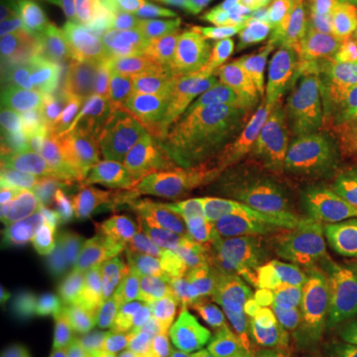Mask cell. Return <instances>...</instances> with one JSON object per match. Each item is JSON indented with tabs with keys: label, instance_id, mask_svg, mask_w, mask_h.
<instances>
[{
	"label": "cell",
	"instance_id": "33",
	"mask_svg": "<svg viewBox=\"0 0 357 357\" xmlns=\"http://www.w3.org/2000/svg\"><path fill=\"white\" fill-rule=\"evenodd\" d=\"M42 60H52L50 50L46 40L42 38L38 30L36 32H28L24 36L2 42L0 48V68L2 72H8L14 68H22V66L36 64Z\"/></svg>",
	"mask_w": 357,
	"mask_h": 357
},
{
	"label": "cell",
	"instance_id": "29",
	"mask_svg": "<svg viewBox=\"0 0 357 357\" xmlns=\"http://www.w3.org/2000/svg\"><path fill=\"white\" fill-rule=\"evenodd\" d=\"M42 234L46 244V266L50 268L52 274L66 266H72L79 260H86L89 256H96L88 248L79 218L44 225Z\"/></svg>",
	"mask_w": 357,
	"mask_h": 357
},
{
	"label": "cell",
	"instance_id": "41",
	"mask_svg": "<svg viewBox=\"0 0 357 357\" xmlns=\"http://www.w3.org/2000/svg\"><path fill=\"white\" fill-rule=\"evenodd\" d=\"M88 2H93L98 6H105L109 10H115V13H121V0H88Z\"/></svg>",
	"mask_w": 357,
	"mask_h": 357
},
{
	"label": "cell",
	"instance_id": "1",
	"mask_svg": "<svg viewBox=\"0 0 357 357\" xmlns=\"http://www.w3.org/2000/svg\"><path fill=\"white\" fill-rule=\"evenodd\" d=\"M292 264L290 255L255 220H225L195 270L204 312L213 319L248 321Z\"/></svg>",
	"mask_w": 357,
	"mask_h": 357
},
{
	"label": "cell",
	"instance_id": "13",
	"mask_svg": "<svg viewBox=\"0 0 357 357\" xmlns=\"http://www.w3.org/2000/svg\"><path fill=\"white\" fill-rule=\"evenodd\" d=\"M76 74L84 91V114L114 128L143 115L126 58L100 46L86 64L76 68Z\"/></svg>",
	"mask_w": 357,
	"mask_h": 357
},
{
	"label": "cell",
	"instance_id": "37",
	"mask_svg": "<svg viewBox=\"0 0 357 357\" xmlns=\"http://www.w3.org/2000/svg\"><path fill=\"white\" fill-rule=\"evenodd\" d=\"M0 357H82V354H74L56 345L34 342L28 337L6 335L2 333V351Z\"/></svg>",
	"mask_w": 357,
	"mask_h": 357
},
{
	"label": "cell",
	"instance_id": "10",
	"mask_svg": "<svg viewBox=\"0 0 357 357\" xmlns=\"http://www.w3.org/2000/svg\"><path fill=\"white\" fill-rule=\"evenodd\" d=\"M266 155V185L340 192L357 153L333 133L298 141Z\"/></svg>",
	"mask_w": 357,
	"mask_h": 357
},
{
	"label": "cell",
	"instance_id": "5",
	"mask_svg": "<svg viewBox=\"0 0 357 357\" xmlns=\"http://www.w3.org/2000/svg\"><path fill=\"white\" fill-rule=\"evenodd\" d=\"M143 117L149 121H203L217 117L204 79L171 52L135 42L126 54Z\"/></svg>",
	"mask_w": 357,
	"mask_h": 357
},
{
	"label": "cell",
	"instance_id": "36",
	"mask_svg": "<svg viewBox=\"0 0 357 357\" xmlns=\"http://www.w3.org/2000/svg\"><path fill=\"white\" fill-rule=\"evenodd\" d=\"M121 14L137 42H153V0H121Z\"/></svg>",
	"mask_w": 357,
	"mask_h": 357
},
{
	"label": "cell",
	"instance_id": "38",
	"mask_svg": "<svg viewBox=\"0 0 357 357\" xmlns=\"http://www.w3.org/2000/svg\"><path fill=\"white\" fill-rule=\"evenodd\" d=\"M286 357H357V333L342 340L304 345Z\"/></svg>",
	"mask_w": 357,
	"mask_h": 357
},
{
	"label": "cell",
	"instance_id": "8",
	"mask_svg": "<svg viewBox=\"0 0 357 357\" xmlns=\"http://www.w3.org/2000/svg\"><path fill=\"white\" fill-rule=\"evenodd\" d=\"M203 79L211 91L217 117L286 109L298 82L274 58H222L204 72Z\"/></svg>",
	"mask_w": 357,
	"mask_h": 357
},
{
	"label": "cell",
	"instance_id": "34",
	"mask_svg": "<svg viewBox=\"0 0 357 357\" xmlns=\"http://www.w3.org/2000/svg\"><path fill=\"white\" fill-rule=\"evenodd\" d=\"M36 32L34 0H2L0 38L2 42Z\"/></svg>",
	"mask_w": 357,
	"mask_h": 357
},
{
	"label": "cell",
	"instance_id": "12",
	"mask_svg": "<svg viewBox=\"0 0 357 357\" xmlns=\"http://www.w3.org/2000/svg\"><path fill=\"white\" fill-rule=\"evenodd\" d=\"M62 133V165L70 181L82 187H107L119 157V129L100 119L72 112L58 119Z\"/></svg>",
	"mask_w": 357,
	"mask_h": 357
},
{
	"label": "cell",
	"instance_id": "40",
	"mask_svg": "<svg viewBox=\"0 0 357 357\" xmlns=\"http://www.w3.org/2000/svg\"><path fill=\"white\" fill-rule=\"evenodd\" d=\"M319 4H326L333 10H342V13L357 14V0H314Z\"/></svg>",
	"mask_w": 357,
	"mask_h": 357
},
{
	"label": "cell",
	"instance_id": "32",
	"mask_svg": "<svg viewBox=\"0 0 357 357\" xmlns=\"http://www.w3.org/2000/svg\"><path fill=\"white\" fill-rule=\"evenodd\" d=\"M282 36H304V34H351L354 28L328 14H319L304 6L294 4L288 13L270 26Z\"/></svg>",
	"mask_w": 357,
	"mask_h": 357
},
{
	"label": "cell",
	"instance_id": "20",
	"mask_svg": "<svg viewBox=\"0 0 357 357\" xmlns=\"http://www.w3.org/2000/svg\"><path fill=\"white\" fill-rule=\"evenodd\" d=\"M133 206V191L126 183L123 189L91 187L86 192V206L79 217L88 248L100 260L114 244Z\"/></svg>",
	"mask_w": 357,
	"mask_h": 357
},
{
	"label": "cell",
	"instance_id": "16",
	"mask_svg": "<svg viewBox=\"0 0 357 357\" xmlns=\"http://www.w3.org/2000/svg\"><path fill=\"white\" fill-rule=\"evenodd\" d=\"M217 131L220 143L260 153L330 133L288 107L217 117Z\"/></svg>",
	"mask_w": 357,
	"mask_h": 357
},
{
	"label": "cell",
	"instance_id": "27",
	"mask_svg": "<svg viewBox=\"0 0 357 357\" xmlns=\"http://www.w3.org/2000/svg\"><path fill=\"white\" fill-rule=\"evenodd\" d=\"M220 157H222V143L217 131V117H211L201 123L197 139H195L189 189L211 195V197L217 195Z\"/></svg>",
	"mask_w": 357,
	"mask_h": 357
},
{
	"label": "cell",
	"instance_id": "11",
	"mask_svg": "<svg viewBox=\"0 0 357 357\" xmlns=\"http://www.w3.org/2000/svg\"><path fill=\"white\" fill-rule=\"evenodd\" d=\"M2 333L56 345L82 356L107 354L117 357L88 314L60 300L2 310Z\"/></svg>",
	"mask_w": 357,
	"mask_h": 357
},
{
	"label": "cell",
	"instance_id": "4",
	"mask_svg": "<svg viewBox=\"0 0 357 357\" xmlns=\"http://www.w3.org/2000/svg\"><path fill=\"white\" fill-rule=\"evenodd\" d=\"M340 192L266 185L246 217L280 244L294 264L318 274L319 250L337 211Z\"/></svg>",
	"mask_w": 357,
	"mask_h": 357
},
{
	"label": "cell",
	"instance_id": "35",
	"mask_svg": "<svg viewBox=\"0 0 357 357\" xmlns=\"http://www.w3.org/2000/svg\"><path fill=\"white\" fill-rule=\"evenodd\" d=\"M294 6L292 0H230L234 20L272 26Z\"/></svg>",
	"mask_w": 357,
	"mask_h": 357
},
{
	"label": "cell",
	"instance_id": "24",
	"mask_svg": "<svg viewBox=\"0 0 357 357\" xmlns=\"http://www.w3.org/2000/svg\"><path fill=\"white\" fill-rule=\"evenodd\" d=\"M10 161L16 165V171L68 178L62 165V133L58 121L18 129L10 147Z\"/></svg>",
	"mask_w": 357,
	"mask_h": 357
},
{
	"label": "cell",
	"instance_id": "14",
	"mask_svg": "<svg viewBox=\"0 0 357 357\" xmlns=\"http://www.w3.org/2000/svg\"><path fill=\"white\" fill-rule=\"evenodd\" d=\"M86 192V187L70 178H50L13 171L10 177L4 178L2 208L4 213H10V217L24 218L44 227L82 217Z\"/></svg>",
	"mask_w": 357,
	"mask_h": 357
},
{
	"label": "cell",
	"instance_id": "42",
	"mask_svg": "<svg viewBox=\"0 0 357 357\" xmlns=\"http://www.w3.org/2000/svg\"><path fill=\"white\" fill-rule=\"evenodd\" d=\"M82 357H114V356H107V354H88V356H82Z\"/></svg>",
	"mask_w": 357,
	"mask_h": 357
},
{
	"label": "cell",
	"instance_id": "3",
	"mask_svg": "<svg viewBox=\"0 0 357 357\" xmlns=\"http://www.w3.org/2000/svg\"><path fill=\"white\" fill-rule=\"evenodd\" d=\"M115 274L131 318L157 357H173L181 340L199 324L195 272L173 258L153 255Z\"/></svg>",
	"mask_w": 357,
	"mask_h": 357
},
{
	"label": "cell",
	"instance_id": "30",
	"mask_svg": "<svg viewBox=\"0 0 357 357\" xmlns=\"http://www.w3.org/2000/svg\"><path fill=\"white\" fill-rule=\"evenodd\" d=\"M345 324L357 332V241L337 258L333 270L319 280Z\"/></svg>",
	"mask_w": 357,
	"mask_h": 357
},
{
	"label": "cell",
	"instance_id": "22",
	"mask_svg": "<svg viewBox=\"0 0 357 357\" xmlns=\"http://www.w3.org/2000/svg\"><path fill=\"white\" fill-rule=\"evenodd\" d=\"M131 191H133L131 213L126 218L114 244L98 260L102 266L109 268L114 272H119L121 268H126L129 262H133L139 256L143 246L153 234L157 218L163 213V208L169 206V201L155 192L137 191V189H131Z\"/></svg>",
	"mask_w": 357,
	"mask_h": 357
},
{
	"label": "cell",
	"instance_id": "2",
	"mask_svg": "<svg viewBox=\"0 0 357 357\" xmlns=\"http://www.w3.org/2000/svg\"><path fill=\"white\" fill-rule=\"evenodd\" d=\"M246 330L266 357H286L304 345L354 335L318 278L298 264L258 302Z\"/></svg>",
	"mask_w": 357,
	"mask_h": 357
},
{
	"label": "cell",
	"instance_id": "15",
	"mask_svg": "<svg viewBox=\"0 0 357 357\" xmlns=\"http://www.w3.org/2000/svg\"><path fill=\"white\" fill-rule=\"evenodd\" d=\"M82 310L114 347L117 357H157L155 347L129 314L117 274L100 262L88 282Z\"/></svg>",
	"mask_w": 357,
	"mask_h": 357
},
{
	"label": "cell",
	"instance_id": "28",
	"mask_svg": "<svg viewBox=\"0 0 357 357\" xmlns=\"http://www.w3.org/2000/svg\"><path fill=\"white\" fill-rule=\"evenodd\" d=\"M46 262L44 234L34 222L4 217L2 220V264L38 266Z\"/></svg>",
	"mask_w": 357,
	"mask_h": 357
},
{
	"label": "cell",
	"instance_id": "19",
	"mask_svg": "<svg viewBox=\"0 0 357 357\" xmlns=\"http://www.w3.org/2000/svg\"><path fill=\"white\" fill-rule=\"evenodd\" d=\"M266 187V155L222 143L217 201L225 220L243 218Z\"/></svg>",
	"mask_w": 357,
	"mask_h": 357
},
{
	"label": "cell",
	"instance_id": "25",
	"mask_svg": "<svg viewBox=\"0 0 357 357\" xmlns=\"http://www.w3.org/2000/svg\"><path fill=\"white\" fill-rule=\"evenodd\" d=\"M357 241V157L340 191L337 211L319 250V268L316 278L324 280L335 266L337 258Z\"/></svg>",
	"mask_w": 357,
	"mask_h": 357
},
{
	"label": "cell",
	"instance_id": "26",
	"mask_svg": "<svg viewBox=\"0 0 357 357\" xmlns=\"http://www.w3.org/2000/svg\"><path fill=\"white\" fill-rule=\"evenodd\" d=\"M204 14L201 0H153V42L173 50L195 30Z\"/></svg>",
	"mask_w": 357,
	"mask_h": 357
},
{
	"label": "cell",
	"instance_id": "7",
	"mask_svg": "<svg viewBox=\"0 0 357 357\" xmlns=\"http://www.w3.org/2000/svg\"><path fill=\"white\" fill-rule=\"evenodd\" d=\"M203 121L145 119L133 141L128 171L129 187L155 192L169 204L187 191L192 147Z\"/></svg>",
	"mask_w": 357,
	"mask_h": 357
},
{
	"label": "cell",
	"instance_id": "17",
	"mask_svg": "<svg viewBox=\"0 0 357 357\" xmlns=\"http://www.w3.org/2000/svg\"><path fill=\"white\" fill-rule=\"evenodd\" d=\"M356 79L357 60L318 76L298 79L286 107L340 137V129L344 126L351 103Z\"/></svg>",
	"mask_w": 357,
	"mask_h": 357
},
{
	"label": "cell",
	"instance_id": "31",
	"mask_svg": "<svg viewBox=\"0 0 357 357\" xmlns=\"http://www.w3.org/2000/svg\"><path fill=\"white\" fill-rule=\"evenodd\" d=\"M280 38L264 30V26L250 22H232L227 26L225 58L230 60H268L274 58Z\"/></svg>",
	"mask_w": 357,
	"mask_h": 357
},
{
	"label": "cell",
	"instance_id": "6",
	"mask_svg": "<svg viewBox=\"0 0 357 357\" xmlns=\"http://www.w3.org/2000/svg\"><path fill=\"white\" fill-rule=\"evenodd\" d=\"M0 102L4 123L32 128L56 123L60 117L84 109V91L76 70L52 60L2 72Z\"/></svg>",
	"mask_w": 357,
	"mask_h": 357
},
{
	"label": "cell",
	"instance_id": "21",
	"mask_svg": "<svg viewBox=\"0 0 357 357\" xmlns=\"http://www.w3.org/2000/svg\"><path fill=\"white\" fill-rule=\"evenodd\" d=\"M274 60L296 79L318 76L357 60V36L349 40H280Z\"/></svg>",
	"mask_w": 357,
	"mask_h": 357
},
{
	"label": "cell",
	"instance_id": "18",
	"mask_svg": "<svg viewBox=\"0 0 357 357\" xmlns=\"http://www.w3.org/2000/svg\"><path fill=\"white\" fill-rule=\"evenodd\" d=\"M34 16L54 64L76 70L100 48L88 20L68 0H34Z\"/></svg>",
	"mask_w": 357,
	"mask_h": 357
},
{
	"label": "cell",
	"instance_id": "39",
	"mask_svg": "<svg viewBox=\"0 0 357 357\" xmlns=\"http://www.w3.org/2000/svg\"><path fill=\"white\" fill-rule=\"evenodd\" d=\"M340 139L344 143L347 149L356 151L357 153V79L354 86V96H351V103L349 109L345 115V121L342 129H340Z\"/></svg>",
	"mask_w": 357,
	"mask_h": 357
},
{
	"label": "cell",
	"instance_id": "9",
	"mask_svg": "<svg viewBox=\"0 0 357 357\" xmlns=\"http://www.w3.org/2000/svg\"><path fill=\"white\" fill-rule=\"evenodd\" d=\"M222 225L225 215L217 199L187 189L171 201L165 217L157 225L151 238L128 266L159 255L183 262L195 272Z\"/></svg>",
	"mask_w": 357,
	"mask_h": 357
},
{
	"label": "cell",
	"instance_id": "23",
	"mask_svg": "<svg viewBox=\"0 0 357 357\" xmlns=\"http://www.w3.org/2000/svg\"><path fill=\"white\" fill-rule=\"evenodd\" d=\"M173 357H266L241 324L208 319L199 321L177 345Z\"/></svg>",
	"mask_w": 357,
	"mask_h": 357
}]
</instances>
